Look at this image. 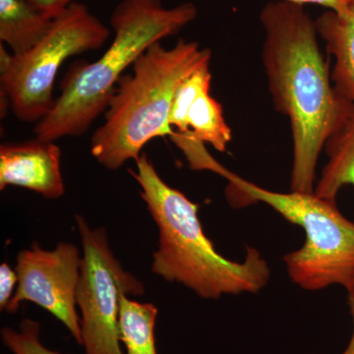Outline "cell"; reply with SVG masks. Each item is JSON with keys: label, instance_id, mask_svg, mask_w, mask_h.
Wrapping results in <instances>:
<instances>
[{"label": "cell", "instance_id": "cell-1", "mask_svg": "<svg viewBox=\"0 0 354 354\" xmlns=\"http://www.w3.org/2000/svg\"><path fill=\"white\" fill-rule=\"evenodd\" d=\"M262 60L272 102L290 120L293 160L290 191L314 193L316 167L346 99L337 94L318 43L315 21L304 6L263 7Z\"/></svg>", "mask_w": 354, "mask_h": 354}, {"label": "cell", "instance_id": "cell-2", "mask_svg": "<svg viewBox=\"0 0 354 354\" xmlns=\"http://www.w3.org/2000/svg\"><path fill=\"white\" fill-rule=\"evenodd\" d=\"M135 162L136 171L130 174L141 187L140 194L160 234L153 257L155 274L205 299L257 293L265 288L271 270L257 249L247 247L242 262L223 257L205 234L198 216L199 205L165 183L145 153Z\"/></svg>", "mask_w": 354, "mask_h": 354}, {"label": "cell", "instance_id": "cell-3", "mask_svg": "<svg viewBox=\"0 0 354 354\" xmlns=\"http://www.w3.org/2000/svg\"><path fill=\"white\" fill-rule=\"evenodd\" d=\"M196 16L191 2L165 8L162 0H122L111 14V46L95 62L70 67L62 94L35 127L36 138L55 142L85 134L108 109L123 72L151 46L177 34Z\"/></svg>", "mask_w": 354, "mask_h": 354}, {"label": "cell", "instance_id": "cell-4", "mask_svg": "<svg viewBox=\"0 0 354 354\" xmlns=\"http://www.w3.org/2000/svg\"><path fill=\"white\" fill-rule=\"evenodd\" d=\"M212 53L196 41L179 39L171 48L153 44L124 74L104 111V123L91 138L93 157L115 171L156 137L171 136L172 102L181 84L198 69L209 64Z\"/></svg>", "mask_w": 354, "mask_h": 354}, {"label": "cell", "instance_id": "cell-5", "mask_svg": "<svg viewBox=\"0 0 354 354\" xmlns=\"http://www.w3.org/2000/svg\"><path fill=\"white\" fill-rule=\"evenodd\" d=\"M227 197L232 205L264 203L304 230L301 248L283 257L291 281L305 290L354 286V221L342 215L337 203L315 193L265 189L225 169Z\"/></svg>", "mask_w": 354, "mask_h": 354}, {"label": "cell", "instance_id": "cell-6", "mask_svg": "<svg viewBox=\"0 0 354 354\" xmlns=\"http://www.w3.org/2000/svg\"><path fill=\"white\" fill-rule=\"evenodd\" d=\"M111 31L81 3L71 4L53 19L50 32L21 55L0 46V86L17 120L37 122L46 118L55 100L58 71L68 58L101 48Z\"/></svg>", "mask_w": 354, "mask_h": 354}, {"label": "cell", "instance_id": "cell-7", "mask_svg": "<svg viewBox=\"0 0 354 354\" xmlns=\"http://www.w3.org/2000/svg\"><path fill=\"white\" fill-rule=\"evenodd\" d=\"M77 225L83 244L77 305L85 354H123L120 348V313L123 295L137 297L144 286L123 270L109 247L104 228H91L81 216Z\"/></svg>", "mask_w": 354, "mask_h": 354}, {"label": "cell", "instance_id": "cell-8", "mask_svg": "<svg viewBox=\"0 0 354 354\" xmlns=\"http://www.w3.org/2000/svg\"><path fill=\"white\" fill-rule=\"evenodd\" d=\"M82 258L74 244L62 242L53 250L38 243L21 251L16 272L18 286L6 311L15 313L23 301H31L48 310L82 344L81 321L76 311L77 290Z\"/></svg>", "mask_w": 354, "mask_h": 354}, {"label": "cell", "instance_id": "cell-9", "mask_svg": "<svg viewBox=\"0 0 354 354\" xmlns=\"http://www.w3.org/2000/svg\"><path fill=\"white\" fill-rule=\"evenodd\" d=\"M211 81L207 64L181 84L169 115V125L174 129L171 136L209 144L218 152H225L232 141V130L221 104L211 95Z\"/></svg>", "mask_w": 354, "mask_h": 354}, {"label": "cell", "instance_id": "cell-10", "mask_svg": "<svg viewBox=\"0 0 354 354\" xmlns=\"http://www.w3.org/2000/svg\"><path fill=\"white\" fill-rule=\"evenodd\" d=\"M62 150L55 142L36 138L0 146V190L19 186L48 199L64 194Z\"/></svg>", "mask_w": 354, "mask_h": 354}, {"label": "cell", "instance_id": "cell-11", "mask_svg": "<svg viewBox=\"0 0 354 354\" xmlns=\"http://www.w3.org/2000/svg\"><path fill=\"white\" fill-rule=\"evenodd\" d=\"M328 162L314 193L337 203L344 186H354V102L346 100L339 120L324 146Z\"/></svg>", "mask_w": 354, "mask_h": 354}, {"label": "cell", "instance_id": "cell-12", "mask_svg": "<svg viewBox=\"0 0 354 354\" xmlns=\"http://www.w3.org/2000/svg\"><path fill=\"white\" fill-rule=\"evenodd\" d=\"M319 37L334 58L330 71L337 94L354 102V4L342 12L327 10L315 20Z\"/></svg>", "mask_w": 354, "mask_h": 354}, {"label": "cell", "instance_id": "cell-13", "mask_svg": "<svg viewBox=\"0 0 354 354\" xmlns=\"http://www.w3.org/2000/svg\"><path fill=\"white\" fill-rule=\"evenodd\" d=\"M53 19L27 0H0V41L21 55L32 50L50 32Z\"/></svg>", "mask_w": 354, "mask_h": 354}, {"label": "cell", "instance_id": "cell-14", "mask_svg": "<svg viewBox=\"0 0 354 354\" xmlns=\"http://www.w3.org/2000/svg\"><path fill=\"white\" fill-rule=\"evenodd\" d=\"M158 309L155 305L140 304L123 295L120 301V342L127 353L123 354H158L155 327Z\"/></svg>", "mask_w": 354, "mask_h": 354}, {"label": "cell", "instance_id": "cell-15", "mask_svg": "<svg viewBox=\"0 0 354 354\" xmlns=\"http://www.w3.org/2000/svg\"><path fill=\"white\" fill-rule=\"evenodd\" d=\"M41 326L36 321L25 319L20 323L19 330L3 328L2 342L13 354H62L50 351L39 339Z\"/></svg>", "mask_w": 354, "mask_h": 354}, {"label": "cell", "instance_id": "cell-16", "mask_svg": "<svg viewBox=\"0 0 354 354\" xmlns=\"http://www.w3.org/2000/svg\"><path fill=\"white\" fill-rule=\"evenodd\" d=\"M18 281L17 272L10 266L3 263L0 266V309L6 310L12 299L13 290Z\"/></svg>", "mask_w": 354, "mask_h": 354}, {"label": "cell", "instance_id": "cell-17", "mask_svg": "<svg viewBox=\"0 0 354 354\" xmlns=\"http://www.w3.org/2000/svg\"><path fill=\"white\" fill-rule=\"evenodd\" d=\"M35 9L50 19L60 15L76 0H27Z\"/></svg>", "mask_w": 354, "mask_h": 354}, {"label": "cell", "instance_id": "cell-18", "mask_svg": "<svg viewBox=\"0 0 354 354\" xmlns=\"http://www.w3.org/2000/svg\"><path fill=\"white\" fill-rule=\"evenodd\" d=\"M285 1L304 6V4H315V6L325 7L328 10L335 11V12L346 10L354 4V0H285Z\"/></svg>", "mask_w": 354, "mask_h": 354}, {"label": "cell", "instance_id": "cell-19", "mask_svg": "<svg viewBox=\"0 0 354 354\" xmlns=\"http://www.w3.org/2000/svg\"><path fill=\"white\" fill-rule=\"evenodd\" d=\"M348 302L349 311H351V317H353V335H351V339H349L348 346L341 354H354V286L348 290Z\"/></svg>", "mask_w": 354, "mask_h": 354}]
</instances>
